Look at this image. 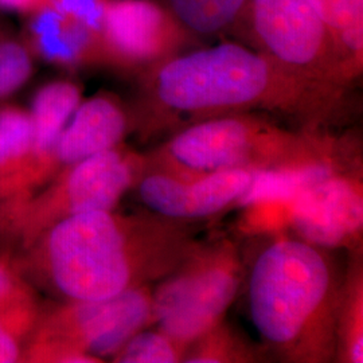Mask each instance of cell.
Returning a JSON list of instances; mask_svg holds the SVG:
<instances>
[{
	"instance_id": "obj_1",
	"label": "cell",
	"mask_w": 363,
	"mask_h": 363,
	"mask_svg": "<svg viewBox=\"0 0 363 363\" xmlns=\"http://www.w3.org/2000/svg\"><path fill=\"white\" fill-rule=\"evenodd\" d=\"M142 76L136 130H181L201 120L268 109L312 125L337 99L292 77L269 57L234 42L179 52Z\"/></svg>"
},
{
	"instance_id": "obj_2",
	"label": "cell",
	"mask_w": 363,
	"mask_h": 363,
	"mask_svg": "<svg viewBox=\"0 0 363 363\" xmlns=\"http://www.w3.org/2000/svg\"><path fill=\"white\" fill-rule=\"evenodd\" d=\"M193 234L189 222L150 210H94L52 225L27 250L35 276L52 292L100 300L166 277L194 247Z\"/></svg>"
},
{
	"instance_id": "obj_3",
	"label": "cell",
	"mask_w": 363,
	"mask_h": 363,
	"mask_svg": "<svg viewBox=\"0 0 363 363\" xmlns=\"http://www.w3.org/2000/svg\"><path fill=\"white\" fill-rule=\"evenodd\" d=\"M340 286L325 249L277 234L249 273L252 323L269 350L284 361L331 362L337 354Z\"/></svg>"
},
{
	"instance_id": "obj_4",
	"label": "cell",
	"mask_w": 363,
	"mask_h": 363,
	"mask_svg": "<svg viewBox=\"0 0 363 363\" xmlns=\"http://www.w3.org/2000/svg\"><path fill=\"white\" fill-rule=\"evenodd\" d=\"M323 133L316 127L294 132L247 113L201 120L175 130L147 155V171L181 178L226 169H267L310 151Z\"/></svg>"
},
{
	"instance_id": "obj_5",
	"label": "cell",
	"mask_w": 363,
	"mask_h": 363,
	"mask_svg": "<svg viewBox=\"0 0 363 363\" xmlns=\"http://www.w3.org/2000/svg\"><path fill=\"white\" fill-rule=\"evenodd\" d=\"M147 171V155L124 143L61 171L26 201L0 206V240L27 250L52 225L69 217L113 210Z\"/></svg>"
},
{
	"instance_id": "obj_6",
	"label": "cell",
	"mask_w": 363,
	"mask_h": 363,
	"mask_svg": "<svg viewBox=\"0 0 363 363\" xmlns=\"http://www.w3.org/2000/svg\"><path fill=\"white\" fill-rule=\"evenodd\" d=\"M148 327H154L151 286L100 300H65L40 311L22 361L104 362Z\"/></svg>"
},
{
	"instance_id": "obj_7",
	"label": "cell",
	"mask_w": 363,
	"mask_h": 363,
	"mask_svg": "<svg viewBox=\"0 0 363 363\" xmlns=\"http://www.w3.org/2000/svg\"><path fill=\"white\" fill-rule=\"evenodd\" d=\"M244 272L240 249L232 240L195 242L152 289L154 327L190 346L225 319Z\"/></svg>"
},
{
	"instance_id": "obj_8",
	"label": "cell",
	"mask_w": 363,
	"mask_h": 363,
	"mask_svg": "<svg viewBox=\"0 0 363 363\" xmlns=\"http://www.w3.org/2000/svg\"><path fill=\"white\" fill-rule=\"evenodd\" d=\"M244 19L259 52L292 77L339 99L347 84L311 0H249Z\"/></svg>"
},
{
	"instance_id": "obj_9",
	"label": "cell",
	"mask_w": 363,
	"mask_h": 363,
	"mask_svg": "<svg viewBox=\"0 0 363 363\" xmlns=\"http://www.w3.org/2000/svg\"><path fill=\"white\" fill-rule=\"evenodd\" d=\"M101 35L106 66L143 74L182 52L191 35L154 0H108Z\"/></svg>"
},
{
	"instance_id": "obj_10",
	"label": "cell",
	"mask_w": 363,
	"mask_h": 363,
	"mask_svg": "<svg viewBox=\"0 0 363 363\" xmlns=\"http://www.w3.org/2000/svg\"><path fill=\"white\" fill-rule=\"evenodd\" d=\"M288 229L325 250H362V167L337 172L298 193Z\"/></svg>"
},
{
	"instance_id": "obj_11",
	"label": "cell",
	"mask_w": 363,
	"mask_h": 363,
	"mask_svg": "<svg viewBox=\"0 0 363 363\" xmlns=\"http://www.w3.org/2000/svg\"><path fill=\"white\" fill-rule=\"evenodd\" d=\"M256 169H226L194 178L145 171L136 189L150 211L169 220H202L237 208Z\"/></svg>"
},
{
	"instance_id": "obj_12",
	"label": "cell",
	"mask_w": 363,
	"mask_h": 363,
	"mask_svg": "<svg viewBox=\"0 0 363 363\" xmlns=\"http://www.w3.org/2000/svg\"><path fill=\"white\" fill-rule=\"evenodd\" d=\"M23 18L21 35L35 60L72 72L106 66L99 30L52 4L42 6Z\"/></svg>"
},
{
	"instance_id": "obj_13",
	"label": "cell",
	"mask_w": 363,
	"mask_h": 363,
	"mask_svg": "<svg viewBox=\"0 0 363 363\" xmlns=\"http://www.w3.org/2000/svg\"><path fill=\"white\" fill-rule=\"evenodd\" d=\"M133 130H136L135 112L116 96L99 93L82 100L54 147L57 175L91 156L123 144Z\"/></svg>"
},
{
	"instance_id": "obj_14",
	"label": "cell",
	"mask_w": 363,
	"mask_h": 363,
	"mask_svg": "<svg viewBox=\"0 0 363 363\" xmlns=\"http://www.w3.org/2000/svg\"><path fill=\"white\" fill-rule=\"evenodd\" d=\"M81 101L82 88L74 81L52 79L39 86L28 109L33 127L30 157L52 160L55 143Z\"/></svg>"
},
{
	"instance_id": "obj_15",
	"label": "cell",
	"mask_w": 363,
	"mask_h": 363,
	"mask_svg": "<svg viewBox=\"0 0 363 363\" xmlns=\"http://www.w3.org/2000/svg\"><path fill=\"white\" fill-rule=\"evenodd\" d=\"M333 39L345 82L361 76L363 67V0H311Z\"/></svg>"
},
{
	"instance_id": "obj_16",
	"label": "cell",
	"mask_w": 363,
	"mask_h": 363,
	"mask_svg": "<svg viewBox=\"0 0 363 363\" xmlns=\"http://www.w3.org/2000/svg\"><path fill=\"white\" fill-rule=\"evenodd\" d=\"M342 363L363 362V268L361 250L351 252L337 312V354Z\"/></svg>"
},
{
	"instance_id": "obj_17",
	"label": "cell",
	"mask_w": 363,
	"mask_h": 363,
	"mask_svg": "<svg viewBox=\"0 0 363 363\" xmlns=\"http://www.w3.org/2000/svg\"><path fill=\"white\" fill-rule=\"evenodd\" d=\"M40 307L13 259L0 253V322L19 340L31 335L38 323Z\"/></svg>"
},
{
	"instance_id": "obj_18",
	"label": "cell",
	"mask_w": 363,
	"mask_h": 363,
	"mask_svg": "<svg viewBox=\"0 0 363 363\" xmlns=\"http://www.w3.org/2000/svg\"><path fill=\"white\" fill-rule=\"evenodd\" d=\"M169 13L190 35L213 37L241 22L249 0H167Z\"/></svg>"
},
{
	"instance_id": "obj_19",
	"label": "cell",
	"mask_w": 363,
	"mask_h": 363,
	"mask_svg": "<svg viewBox=\"0 0 363 363\" xmlns=\"http://www.w3.org/2000/svg\"><path fill=\"white\" fill-rule=\"evenodd\" d=\"M261 361L259 351L223 319L194 340L184 355L186 363H250Z\"/></svg>"
},
{
	"instance_id": "obj_20",
	"label": "cell",
	"mask_w": 363,
	"mask_h": 363,
	"mask_svg": "<svg viewBox=\"0 0 363 363\" xmlns=\"http://www.w3.org/2000/svg\"><path fill=\"white\" fill-rule=\"evenodd\" d=\"M31 140L28 109L15 104L0 105V181L22 166L30 152Z\"/></svg>"
},
{
	"instance_id": "obj_21",
	"label": "cell",
	"mask_w": 363,
	"mask_h": 363,
	"mask_svg": "<svg viewBox=\"0 0 363 363\" xmlns=\"http://www.w3.org/2000/svg\"><path fill=\"white\" fill-rule=\"evenodd\" d=\"M35 58L25 39L0 19V100L22 89L34 73Z\"/></svg>"
},
{
	"instance_id": "obj_22",
	"label": "cell",
	"mask_w": 363,
	"mask_h": 363,
	"mask_svg": "<svg viewBox=\"0 0 363 363\" xmlns=\"http://www.w3.org/2000/svg\"><path fill=\"white\" fill-rule=\"evenodd\" d=\"M189 346L151 327L139 331L112 357L116 363L183 362Z\"/></svg>"
},
{
	"instance_id": "obj_23",
	"label": "cell",
	"mask_w": 363,
	"mask_h": 363,
	"mask_svg": "<svg viewBox=\"0 0 363 363\" xmlns=\"http://www.w3.org/2000/svg\"><path fill=\"white\" fill-rule=\"evenodd\" d=\"M108 0H52L50 4L101 33Z\"/></svg>"
},
{
	"instance_id": "obj_24",
	"label": "cell",
	"mask_w": 363,
	"mask_h": 363,
	"mask_svg": "<svg viewBox=\"0 0 363 363\" xmlns=\"http://www.w3.org/2000/svg\"><path fill=\"white\" fill-rule=\"evenodd\" d=\"M22 340L0 322V363L19 362L22 361L23 349H21Z\"/></svg>"
},
{
	"instance_id": "obj_25",
	"label": "cell",
	"mask_w": 363,
	"mask_h": 363,
	"mask_svg": "<svg viewBox=\"0 0 363 363\" xmlns=\"http://www.w3.org/2000/svg\"><path fill=\"white\" fill-rule=\"evenodd\" d=\"M52 0H0V11L26 16L39 7L50 4Z\"/></svg>"
}]
</instances>
